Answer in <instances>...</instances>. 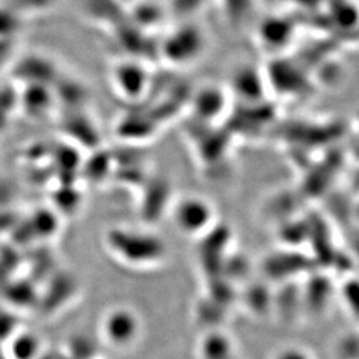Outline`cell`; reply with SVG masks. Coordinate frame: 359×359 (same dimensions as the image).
Listing matches in <instances>:
<instances>
[{"instance_id":"5b68a950","label":"cell","mask_w":359,"mask_h":359,"mask_svg":"<svg viewBox=\"0 0 359 359\" xmlns=\"http://www.w3.org/2000/svg\"><path fill=\"white\" fill-rule=\"evenodd\" d=\"M148 72L137 63L124 62L112 71L114 90L128 102L142 99L148 90Z\"/></svg>"},{"instance_id":"30bf717a","label":"cell","mask_w":359,"mask_h":359,"mask_svg":"<svg viewBox=\"0 0 359 359\" xmlns=\"http://www.w3.org/2000/svg\"><path fill=\"white\" fill-rule=\"evenodd\" d=\"M274 359H311L310 354L299 347H285L277 353Z\"/></svg>"},{"instance_id":"ba28073f","label":"cell","mask_w":359,"mask_h":359,"mask_svg":"<svg viewBox=\"0 0 359 359\" xmlns=\"http://www.w3.org/2000/svg\"><path fill=\"white\" fill-rule=\"evenodd\" d=\"M201 354L204 359H234L231 341L222 334H210L203 342Z\"/></svg>"},{"instance_id":"9c48e42d","label":"cell","mask_w":359,"mask_h":359,"mask_svg":"<svg viewBox=\"0 0 359 359\" xmlns=\"http://www.w3.org/2000/svg\"><path fill=\"white\" fill-rule=\"evenodd\" d=\"M38 351V339L32 335H19L11 346L13 359H34Z\"/></svg>"},{"instance_id":"6da1fadb","label":"cell","mask_w":359,"mask_h":359,"mask_svg":"<svg viewBox=\"0 0 359 359\" xmlns=\"http://www.w3.org/2000/svg\"><path fill=\"white\" fill-rule=\"evenodd\" d=\"M107 246L117 259L135 268L154 266L165 256V248L158 237L129 228H116L109 231Z\"/></svg>"},{"instance_id":"52a82bcc","label":"cell","mask_w":359,"mask_h":359,"mask_svg":"<svg viewBox=\"0 0 359 359\" xmlns=\"http://www.w3.org/2000/svg\"><path fill=\"white\" fill-rule=\"evenodd\" d=\"M292 29L293 27L290 26L286 20H280V19H271L266 22V25L261 27V40L265 46L274 48H281L289 43L292 39Z\"/></svg>"},{"instance_id":"7a4b0ae2","label":"cell","mask_w":359,"mask_h":359,"mask_svg":"<svg viewBox=\"0 0 359 359\" xmlns=\"http://www.w3.org/2000/svg\"><path fill=\"white\" fill-rule=\"evenodd\" d=\"M204 32L197 26H184L168 35L161 44V53L173 65H192L205 50Z\"/></svg>"},{"instance_id":"3957f363","label":"cell","mask_w":359,"mask_h":359,"mask_svg":"<svg viewBox=\"0 0 359 359\" xmlns=\"http://www.w3.org/2000/svg\"><path fill=\"white\" fill-rule=\"evenodd\" d=\"M172 217L177 231L191 237H197L212 228L215 209L205 198L185 196L173 205Z\"/></svg>"},{"instance_id":"8992f818","label":"cell","mask_w":359,"mask_h":359,"mask_svg":"<svg viewBox=\"0 0 359 359\" xmlns=\"http://www.w3.org/2000/svg\"><path fill=\"white\" fill-rule=\"evenodd\" d=\"M194 111L201 120H216L226 108V93L216 87L200 90L194 99Z\"/></svg>"},{"instance_id":"277c9868","label":"cell","mask_w":359,"mask_h":359,"mask_svg":"<svg viewBox=\"0 0 359 359\" xmlns=\"http://www.w3.org/2000/svg\"><path fill=\"white\" fill-rule=\"evenodd\" d=\"M102 330L107 342L114 347L126 348L137 341L142 322L133 310L115 308L104 316Z\"/></svg>"}]
</instances>
